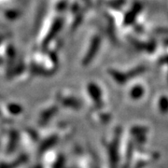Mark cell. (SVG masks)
<instances>
[{
    "label": "cell",
    "instance_id": "1",
    "mask_svg": "<svg viewBox=\"0 0 168 168\" xmlns=\"http://www.w3.org/2000/svg\"><path fill=\"white\" fill-rule=\"evenodd\" d=\"M161 108H162L163 110H166L168 108V102L166 98L163 99V101L161 102Z\"/></svg>",
    "mask_w": 168,
    "mask_h": 168
}]
</instances>
